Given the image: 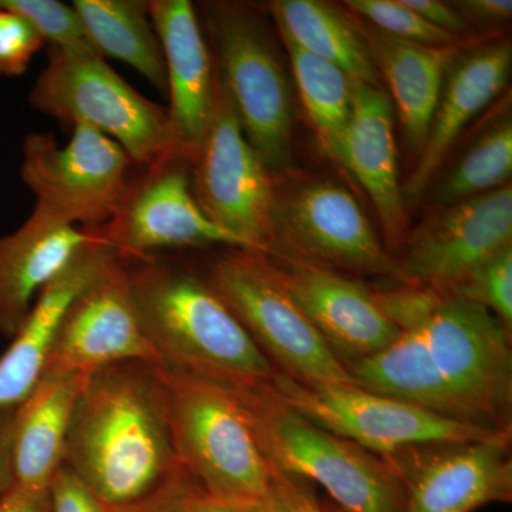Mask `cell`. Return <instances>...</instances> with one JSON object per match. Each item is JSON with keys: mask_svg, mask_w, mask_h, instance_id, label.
<instances>
[{"mask_svg": "<svg viewBox=\"0 0 512 512\" xmlns=\"http://www.w3.org/2000/svg\"><path fill=\"white\" fill-rule=\"evenodd\" d=\"M400 335L376 355L348 363L369 392L485 429L510 431V330L478 303L412 286L377 293Z\"/></svg>", "mask_w": 512, "mask_h": 512, "instance_id": "obj_1", "label": "cell"}, {"mask_svg": "<svg viewBox=\"0 0 512 512\" xmlns=\"http://www.w3.org/2000/svg\"><path fill=\"white\" fill-rule=\"evenodd\" d=\"M153 366L97 370L74 403L64 466L110 511L140 503L181 468Z\"/></svg>", "mask_w": 512, "mask_h": 512, "instance_id": "obj_2", "label": "cell"}, {"mask_svg": "<svg viewBox=\"0 0 512 512\" xmlns=\"http://www.w3.org/2000/svg\"><path fill=\"white\" fill-rule=\"evenodd\" d=\"M124 264L163 366L228 389L271 382L275 367L208 281L151 256Z\"/></svg>", "mask_w": 512, "mask_h": 512, "instance_id": "obj_3", "label": "cell"}, {"mask_svg": "<svg viewBox=\"0 0 512 512\" xmlns=\"http://www.w3.org/2000/svg\"><path fill=\"white\" fill-rule=\"evenodd\" d=\"M231 390L272 466L322 485L345 512H404L402 481L383 457L312 423L268 383Z\"/></svg>", "mask_w": 512, "mask_h": 512, "instance_id": "obj_4", "label": "cell"}, {"mask_svg": "<svg viewBox=\"0 0 512 512\" xmlns=\"http://www.w3.org/2000/svg\"><path fill=\"white\" fill-rule=\"evenodd\" d=\"M163 390L178 464L205 493L229 508L272 493L271 466L228 387L153 366Z\"/></svg>", "mask_w": 512, "mask_h": 512, "instance_id": "obj_5", "label": "cell"}, {"mask_svg": "<svg viewBox=\"0 0 512 512\" xmlns=\"http://www.w3.org/2000/svg\"><path fill=\"white\" fill-rule=\"evenodd\" d=\"M33 109L84 124L116 141L131 163L150 165L177 157L167 111L146 99L100 55H77L50 47L49 62L33 84Z\"/></svg>", "mask_w": 512, "mask_h": 512, "instance_id": "obj_6", "label": "cell"}, {"mask_svg": "<svg viewBox=\"0 0 512 512\" xmlns=\"http://www.w3.org/2000/svg\"><path fill=\"white\" fill-rule=\"evenodd\" d=\"M208 284L276 372L305 383H355L279 284L268 256L231 249L212 265Z\"/></svg>", "mask_w": 512, "mask_h": 512, "instance_id": "obj_7", "label": "cell"}, {"mask_svg": "<svg viewBox=\"0 0 512 512\" xmlns=\"http://www.w3.org/2000/svg\"><path fill=\"white\" fill-rule=\"evenodd\" d=\"M268 384L272 393L295 412L380 457L407 448L468 443L510 433L447 419L416 404L369 392L355 383H305L275 372Z\"/></svg>", "mask_w": 512, "mask_h": 512, "instance_id": "obj_8", "label": "cell"}, {"mask_svg": "<svg viewBox=\"0 0 512 512\" xmlns=\"http://www.w3.org/2000/svg\"><path fill=\"white\" fill-rule=\"evenodd\" d=\"M208 28L218 77L242 131L268 170L289 163L292 100L288 79L256 16L237 3H208Z\"/></svg>", "mask_w": 512, "mask_h": 512, "instance_id": "obj_9", "label": "cell"}, {"mask_svg": "<svg viewBox=\"0 0 512 512\" xmlns=\"http://www.w3.org/2000/svg\"><path fill=\"white\" fill-rule=\"evenodd\" d=\"M130 164L116 141L76 124L63 147L53 134H29L23 141L20 177L43 210L74 227L99 229L126 197Z\"/></svg>", "mask_w": 512, "mask_h": 512, "instance_id": "obj_10", "label": "cell"}, {"mask_svg": "<svg viewBox=\"0 0 512 512\" xmlns=\"http://www.w3.org/2000/svg\"><path fill=\"white\" fill-rule=\"evenodd\" d=\"M192 164V192L201 210L245 249L268 255L275 241L278 197L268 167L245 137L220 77L214 119Z\"/></svg>", "mask_w": 512, "mask_h": 512, "instance_id": "obj_11", "label": "cell"}, {"mask_svg": "<svg viewBox=\"0 0 512 512\" xmlns=\"http://www.w3.org/2000/svg\"><path fill=\"white\" fill-rule=\"evenodd\" d=\"M163 366L138 316L127 266L114 254L67 306L46 376H89L120 363Z\"/></svg>", "mask_w": 512, "mask_h": 512, "instance_id": "obj_12", "label": "cell"}, {"mask_svg": "<svg viewBox=\"0 0 512 512\" xmlns=\"http://www.w3.org/2000/svg\"><path fill=\"white\" fill-rule=\"evenodd\" d=\"M185 165L181 158H165L150 165L144 178L128 184L119 210L99 228L121 261L147 258L167 248L221 244L245 249L201 210Z\"/></svg>", "mask_w": 512, "mask_h": 512, "instance_id": "obj_13", "label": "cell"}, {"mask_svg": "<svg viewBox=\"0 0 512 512\" xmlns=\"http://www.w3.org/2000/svg\"><path fill=\"white\" fill-rule=\"evenodd\" d=\"M512 247V190H498L439 208L397 259V281L448 292L488 259Z\"/></svg>", "mask_w": 512, "mask_h": 512, "instance_id": "obj_14", "label": "cell"}, {"mask_svg": "<svg viewBox=\"0 0 512 512\" xmlns=\"http://www.w3.org/2000/svg\"><path fill=\"white\" fill-rule=\"evenodd\" d=\"M511 433L430 444L383 457L406 493L404 512H473L512 497Z\"/></svg>", "mask_w": 512, "mask_h": 512, "instance_id": "obj_15", "label": "cell"}, {"mask_svg": "<svg viewBox=\"0 0 512 512\" xmlns=\"http://www.w3.org/2000/svg\"><path fill=\"white\" fill-rule=\"evenodd\" d=\"M279 239L326 268L397 279V259L384 249L355 197L340 185L311 184L278 200L274 244Z\"/></svg>", "mask_w": 512, "mask_h": 512, "instance_id": "obj_16", "label": "cell"}, {"mask_svg": "<svg viewBox=\"0 0 512 512\" xmlns=\"http://www.w3.org/2000/svg\"><path fill=\"white\" fill-rule=\"evenodd\" d=\"M266 256L279 284L345 366L376 355L400 335L362 282L308 259Z\"/></svg>", "mask_w": 512, "mask_h": 512, "instance_id": "obj_17", "label": "cell"}, {"mask_svg": "<svg viewBox=\"0 0 512 512\" xmlns=\"http://www.w3.org/2000/svg\"><path fill=\"white\" fill-rule=\"evenodd\" d=\"M148 15L163 49L175 154L194 163L214 119L218 76L190 0H153Z\"/></svg>", "mask_w": 512, "mask_h": 512, "instance_id": "obj_18", "label": "cell"}, {"mask_svg": "<svg viewBox=\"0 0 512 512\" xmlns=\"http://www.w3.org/2000/svg\"><path fill=\"white\" fill-rule=\"evenodd\" d=\"M96 237V229L67 224L35 205L13 234L0 237V335L12 340L37 296Z\"/></svg>", "mask_w": 512, "mask_h": 512, "instance_id": "obj_19", "label": "cell"}, {"mask_svg": "<svg viewBox=\"0 0 512 512\" xmlns=\"http://www.w3.org/2000/svg\"><path fill=\"white\" fill-rule=\"evenodd\" d=\"M511 62L510 42L477 47L458 60L454 57L444 76L420 160L404 184V204H416L426 194L464 128L503 92Z\"/></svg>", "mask_w": 512, "mask_h": 512, "instance_id": "obj_20", "label": "cell"}, {"mask_svg": "<svg viewBox=\"0 0 512 512\" xmlns=\"http://www.w3.org/2000/svg\"><path fill=\"white\" fill-rule=\"evenodd\" d=\"M114 254L96 231V237L37 296L25 325L0 357V417L16 412L35 392L67 306Z\"/></svg>", "mask_w": 512, "mask_h": 512, "instance_id": "obj_21", "label": "cell"}, {"mask_svg": "<svg viewBox=\"0 0 512 512\" xmlns=\"http://www.w3.org/2000/svg\"><path fill=\"white\" fill-rule=\"evenodd\" d=\"M393 117L392 99L386 92L353 80L352 113L338 156L373 201L392 244L402 239L407 225Z\"/></svg>", "mask_w": 512, "mask_h": 512, "instance_id": "obj_22", "label": "cell"}, {"mask_svg": "<svg viewBox=\"0 0 512 512\" xmlns=\"http://www.w3.org/2000/svg\"><path fill=\"white\" fill-rule=\"evenodd\" d=\"M352 22L377 73H382L389 84L407 141L420 154L429 136L448 66L466 43L451 47L417 45L386 35L359 20Z\"/></svg>", "mask_w": 512, "mask_h": 512, "instance_id": "obj_23", "label": "cell"}, {"mask_svg": "<svg viewBox=\"0 0 512 512\" xmlns=\"http://www.w3.org/2000/svg\"><path fill=\"white\" fill-rule=\"evenodd\" d=\"M86 376H46L16 410L13 484L46 491L66 463L70 419Z\"/></svg>", "mask_w": 512, "mask_h": 512, "instance_id": "obj_24", "label": "cell"}, {"mask_svg": "<svg viewBox=\"0 0 512 512\" xmlns=\"http://www.w3.org/2000/svg\"><path fill=\"white\" fill-rule=\"evenodd\" d=\"M269 9L282 39L335 64L350 79L380 86L379 73L352 20L316 0H276Z\"/></svg>", "mask_w": 512, "mask_h": 512, "instance_id": "obj_25", "label": "cell"}, {"mask_svg": "<svg viewBox=\"0 0 512 512\" xmlns=\"http://www.w3.org/2000/svg\"><path fill=\"white\" fill-rule=\"evenodd\" d=\"M73 6L101 56L121 60L160 92H167L163 49L148 15V2L76 0Z\"/></svg>", "mask_w": 512, "mask_h": 512, "instance_id": "obj_26", "label": "cell"}, {"mask_svg": "<svg viewBox=\"0 0 512 512\" xmlns=\"http://www.w3.org/2000/svg\"><path fill=\"white\" fill-rule=\"evenodd\" d=\"M284 40L306 114L323 151L338 161L340 143L352 113L353 79L320 57Z\"/></svg>", "mask_w": 512, "mask_h": 512, "instance_id": "obj_27", "label": "cell"}, {"mask_svg": "<svg viewBox=\"0 0 512 512\" xmlns=\"http://www.w3.org/2000/svg\"><path fill=\"white\" fill-rule=\"evenodd\" d=\"M512 173L511 119L498 121L441 180L431 204L444 208L507 185Z\"/></svg>", "mask_w": 512, "mask_h": 512, "instance_id": "obj_28", "label": "cell"}, {"mask_svg": "<svg viewBox=\"0 0 512 512\" xmlns=\"http://www.w3.org/2000/svg\"><path fill=\"white\" fill-rule=\"evenodd\" d=\"M0 8L28 19L55 49L77 55H100L74 6L57 0H0Z\"/></svg>", "mask_w": 512, "mask_h": 512, "instance_id": "obj_29", "label": "cell"}, {"mask_svg": "<svg viewBox=\"0 0 512 512\" xmlns=\"http://www.w3.org/2000/svg\"><path fill=\"white\" fill-rule=\"evenodd\" d=\"M346 6L372 23L373 28L397 39L430 47L463 45V37L434 28L421 16L407 8L402 0H349Z\"/></svg>", "mask_w": 512, "mask_h": 512, "instance_id": "obj_30", "label": "cell"}, {"mask_svg": "<svg viewBox=\"0 0 512 512\" xmlns=\"http://www.w3.org/2000/svg\"><path fill=\"white\" fill-rule=\"evenodd\" d=\"M494 313L508 330L512 325V247L488 259L448 292Z\"/></svg>", "mask_w": 512, "mask_h": 512, "instance_id": "obj_31", "label": "cell"}, {"mask_svg": "<svg viewBox=\"0 0 512 512\" xmlns=\"http://www.w3.org/2000/svg\"><path fill=\"white\" fill-rule=\"evenodd\" d=\"M110 511V510H109ZM110 512H232L180 468L140 503Z\"/></svg>", "mask_w": 512, "mask_h": 512, "instance_id": "obj_32", "label": "cell"}, {"mask_svg": "<svg viewBox=\"0 0 512 512\" xmlns=\"http://www.w3.org/2000/svg\"><path fill=\"white\" fill-rule=\"evenodd\" d=\"M43 43L28 19L0 8V76H22Z\"/></svg>", "mask_w": 512, "mask_h": 512, "instance_id": "obj_33", "label": "cell"}, {"mask_svg": "<svg viewBox=\"0 0 512 512\" xmlns=\"http://www.w3.org/2000/svg\"><path fill=\"white\" fill-rule=\"evenodd\" d=\"M52 512H110L66 466L50 484Z\"/></svg>", "mask_w": 512, "mask_h": 512, "instance_id": "obj_34", "label": "cell"}, {"mask_svg": "<svg viewBox=\"0 0 512 512\" xmlns=\"http://www.w3.org/2000/svg\"><path fill=\"white\" fill-rule=\"evenodd\" d=\"M269 463V461H268ZM271 466L272 490L291 512H326L308 481Z\"/></svg>", "mask_w": 512, "mask_h": 512, "instance_id": "obj_35", "label": "cell"}, {"mask_svg": "<svg viewBox=\"0 0 512 512\" xmlns=\"http://www.w3.org/2000/svg\"><path fill=\"white\" fill-rule=\"evenodd\" d=\"M402 2L434 28L446 30L451 35L460 37L470 32L471 26L453 5L439 2V0H402Z\"/></svg>", "mask_w": 512, "mask_h": 512, "instance_id": "obj_36", "label": "cell"}, {"mask_svg": "<svg viewBox=\"0 0 512 512\" xmlns=\"http://www.w3.org/2000/svg\"><path fill=\"white\" fill-rule=\"evenodd\" d=\"M468 25L480 28H497L512 18L511 0H463L454 3Z\"/></svg>", "mask_w": 512, "mask_h": 512, "instance_id": "obj_37", "label": "cell"}, {"mask_svg": "<svg viewBox=\"0 0 512 512\" xmlns=\"http://www.w3.org/2000/svg\"><path fill=\"white\" fill-rule=\"evenodd\" d=\"M0 512H52L50 491L28 490L13 484L0 498Z\"/></svg>", "mask_w": 512, "mask_h": 512, "instance_id": "obj_38", "label": "cell"}, {"mask_svg": "<svg viewBox=\"0 0 512 512\" xmlns=\"http://www.w3.org/2000/svg\"><path fill=\"white\" fill-rule=\"evenodd\" d=\"M16 412L0 417V498L13 485L12 443Z\"/></svg>", "mask_w": 512, "mask_h": 512, "instance_id": "obj_39", "label": "cell"}, {"mask_svg": "<svg viewBox=\"0 0 512 512\" xmlns=\"http://www.w3.org/2000/svg\"><path fill=\"white\" fill-rule=\"evenodd\" d=\"M232 512H291L286 505L279 500L278 495L272 493L264 500L255 501V503L242 504L231 508Z\"/></svg>", "mask_w": 512, "mask_h": 512, "instance_id": "obj_40", "label": "cell"}]
</instances>
